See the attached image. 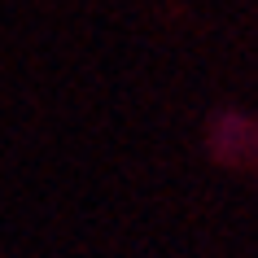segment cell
Returning a JSON list of instances; mask_svg holds the SVG:
<instances>
[{"label":"cell","instance_id":"6da1fadb","mask_svg":"<svg viewBox=\"0 0 258 258\" xmlns=\"http://www.w3.org/2000/svg\"><path fill=\"white\" fill-rule=\"evenodd\" d=\"M210 153L223 166H249V158H254V122H249V114H236V109L215 114V122H210Z\"/></svg>","mask_w":258,"mask_h":258}]
</instances>
